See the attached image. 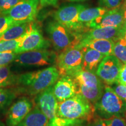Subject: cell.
Here are the masks:
<instances>
[{
	"mask_svg": "<svg viewBox=\"0 0 126 126\" xmlns=\"http://www.w3.org/2000/svg\"><path fill=\"white\" fill-rule=\"evenodd\" d=\"M59 78V70L56 66H51L37 71L26 72L18 75L17 91L31 96L37 95L47 88L54 85Z\"/></svg>",
	"mask_w": 126,
	"mask_h": 126,
	"instance_id": "cell-1",
	"label": "cell"
},
{
	"mask_svg": "<svg viewBox=\"0 0 126 126\" xmlns=\"http://www.w3.org/2000/svg\"><path fill=\"white\" fill-rule=\"evenodd\" d=\"M94 114V105L79 94L58 103L57 115L60 117L89 122Z\"/></svg>",
	"mask_w": 126,
	"mask_h": 126,
	"instance_id": "cell-2",
	"label": "cell"
},
{
	"mask_svg": "<svg viewBox=\"0 0 126 126\" xmlns=\"http://www.w3.org/2000/svg\"><path fill=\"white\" fill-rule=\"evenodd\" d=\"M94 109L95 114L103 120L115 116L126 117V102L109 86H105L101 97L94 104Z\"/></svg>",
	"mask_w": 126,
	"mask_h": 126,
	"instance_id": "cell-3",
	"label": "cell"
},
{
	"mask_svg": "<svg viewBox=\"0 0 126 126\" xmlns=\"http://www.w3.org/2000/svg\"><path fill=\"white\" fill-rule=\"evenodd\" d=\"M76 82L78 94L94 105L100 99L103 94L104 87L103 82L95 72L82 70L72 75Z\"/></svg>",
	"mask_w": 126,
	"mask_h": 126,
	"instance_id": "cell-4",
	"label": "cell"
},
{
	"mask_svg": "<svg viewBox=\"0 0 126 126\" xmlns=\"http://www.w3.org/2000/svg\"><path fill=\"white\" fill-rule=\"evenodd\" d=\"M46 31L54 49L62 51L68 47L77 45L81 36L73 32L56 20L47 23Z\"/></svg>",
	"mask_w": 126,
	"mask_h": 126,
	"instance_id": "cell-5",
	"label": "cell"
},
{
	"mask_svg": "<svg viewBox=\"0 0 126 126\" xmlns=\"http://www.w3.org/2000/svg\"><path fill=\"white\" fill-rule=\"evenodd\" d=\"M83 48L74 46L66 48L58 55L56 59V67L60 76H72L82 70Z\"/></svg>",
	"mask_w": 126,
	"mask_h": 126,
	"instance_id": "cell-6",
	"label": "cell"
},
{
	"mask_svg": "<svg viewBox=\"0 0 126 126\" xmlns=\"http://www.w3.org/2000/svg\"><path fill=\"white\" fill-rule=\"evenodd\" d=\"M86 6L79 4H69L60 8L53 14L56 21L65 26L73 32L82 36L89 28L79 20V14Z\"/></svg>",
	"mask_w": 126,
	"mask_h": 126,
	"instance_id": "cell-7",
	"label": "cell"
},
{
	"mask_svg": "<svg viewBox=\"0 0 126 126\" xmlns=\"http://www.w3.org/2000/svg\"><path fill=\"white\" fill-rule=\"evenodd\" d=\"M57 55L47 49L36 50L17 54L14 61L25 67H41L56 63Z\"/></svg>",
	"mask_w": 126,
	"mask_h": 126,
	"instance_id": "cell-8",
	"label": "cell"
},
{
	"mask_svg": "<svg viewBox=\"0 0 126 126\" xmlns=\"http://www.w3.org/2000/svg\"><path fill=\"white\" fill-rule=\"evenodd\" d=\"M123 64L114 55L106 56L99 64L96 74L106 85H113L117 82Z\"/></svg>",
	"mask_w": 126,
	"mask_h": 126,
	"instance_id": "cell-9",
	"label": "cell"
},
{
	"mask_svg": "<svg viewBox=\"0 0 126 126\" xmlns=\"http://www.w3.org/2000/svg\"><path fill=\"white\" fill-rule=\"evenodd\" d=\"M50 42L46 39L37 25L31 22L24 39L15 50L16 54L36 50L47 49Z\"/></svg>",
	"mask_w": 126,
	"mask_h": 126,
	"instance_id": "cell-10",
	"label": "cell"
},
{
	"mask_svg": "<svg viewBox=\"0 0 126 126\" xmlns=\"http://www.w3.org/2000/svg\"><path fill=\"white\" fill-rule=\"evenodd\" d=\"M39 5V0H24L4 15L9 16L15 23H31L37 16Z\"/></svg>",
	"mask_w": 126,
	"mask_h": 126,
	"instance_id": "cell-11",
	"label": "cell"
},
{
	"mask_svg": "<svg viewBox=\"0 0 126 126\" xmlns=\"http://www.w3.org/2000/svg\"><path fill=\"white\" fill-rule=\"evenodd\" d=\"M33 104L29 99L22 97L10 107L7 113V126H18L32 109Z\"/></svg>",
	"mask_w": 126,
	"mask_h": 126,
	"instance_id": "cell-12",
	"label": "cell"
},
{
	"mask_svg": "<svg viewBox=\"0 0 126 126\" xmlns=\"http://www.w3.org/2000/svg\"><path fill=\"white\" fill-rule=\"evenodd\" d=\"M53 86L39 93L35 98L36 106L49 120L57 115L59 103L53 92Z\"/></svg>",
	"mask_w": 126,
	"mask_h": 126,
	"instance_id": "cell-13",
	"label": "cell"
},
{
	"mask_svg": "<svg viewBox=\"0 0 126 126\" xmlns=\"http://www.w3.org/2000/svg\"><path fill=\"white\" fill-rule=\"evenodd\" d=\"M124 25L123 14L122 7L110 9L105 14L97 17L88 25L89 29L106 27H123Z\"/></svg>",
	"mask_w": 126,
	"mask_h": 126,
	"instance_id": "cell-14",
	"label": "cell"
},
{
	"mask_svg": "<svg viewBox=\"0 0 126 126\" xmlns=\"http://www.w3.org/2000/svg\"><path fill=\"white\" fill-rule=\"evenodd\" d=\"M53 92L58 102H62L78 94L76 82L72 77H61L53 86Z\"/></svg>",
	"mask_w": 126,
	"mask_h": 126,
	"instance_id": "cell-15",
	"label": "cell"
},
{
	"mask_svg": "<svg viewBox=\"0 0 126 126\" xmlns=\"http://www.w3.org/2000/svg\"><path fill=\"white\" fill-rule=\"evenodd\" d=\"M124 27V26L89 29L82 34L80 42H84L92 39H112L116 41L121 37Z\"/></svg>",
	"mask_w": 126,
	"mask_h": 126,
	"instance_id": "cell-16",
	"label": "cell"
},
{
	"mask_svg": "<svg viewBox=\"0 0 126 126\" xmlns=\"http://www.w3.org/2000/svg\"><path fill=\"white\" fill-rule=\"evenodd\" d=\"M82 69L96 73L97 67L105 56L100 52L88 47H83Z\"/></svg>",
	"mask_w": 126,
	"mask_h": 126,
	"instance_id": "cell-17",
	"label": "cell"
},
{
	"mask_svg": "<svg viewBox=\"0 0 126 126\" xmlns=\"http://www.w3.org/2000/svg\"><path fill=\"white\" fill-rule=\"evenodd\" d=\"M77 45L81 47L92 48L106 56L112 54L114 41L112 39H92L80 42Z\"/></svg>",
	"mask_w": 126,
	"mask_h": 126,
	"instance_id": "cell-18",
	"label": "cell"
},
{
	"mask_svg": "<svg viewBox=\"0 0 126 126\" xmlns=\"http://www.w3.org/2000/svg\"><path fill=\"white\" fill-rule=\"evenodd\" d=\"M48 118L35 106L18 126H48Z\"/></svg>",
	"mask_w": 126,
	"mask_h": 126,
	"instance_id": "cell-19",
	"label": "cell"
},
{
	"mask_svg": "<svg viewBox=\"0 0 126 126\" xmlns=\"http://www.w3.org/2000/svg\"><path fill=\"white\" fill-rule=\"evenodd\" d=\"M31 23H16L12 25L0 36V42L14 40L20 37L28 31Z\"/></svg>",
	"mask_w": 126,
	"mask_h": 126,
	"instance_id": "cell-20",
	"label": "cell"
},
{
	"mask_svg": "<svg viewBox=\"0 0 126 126\" xmlns=\"http://www.w3.org/2000/svg\"><path fill=\"white\" fill-rule=\"evenodd\" d=\"M109 10V9L103 7L90 8H85L83 9L79 14V20L80 22L83 23L86 27H88V25L91 22L97 18V17L105 14Z\"/></svg>",
	"mask_w": 126,
	"mask_h": 126,
	"instance_id": "cell-21",
	"label": "cell"
},
{
	"mask_svg": "<svg viewBox=\"0 0 126 126\" xmlns=\"http://www.w3.org/2000/svg\"><path fill=\"white\" fill-rule=\"evenodd\" d=\"M18 75H15L11 71L8 65L0 67V88L16 85Z\"/></svg>",
	"mask_w": 126,
	"mask_h": 126,
	"instance_id": "cell-22",
	"label": "cell"
},
{
	"mask_svg": "<svg viewBox=\"0 0 126 126\" xmlns=\"http://www.w3.org/2000/svg\"><path fill=\"white\" fill-rule=\"evenodd\" d=\"M112 54L123 64H126V41L123 38L120 37L114 41Z\"/></svg>",
	"mask_w": 126,
	"mask_h": 126,
	"instance_id": "cell-23",
	"label": "cell"
},
{
	"mask_svg": "<svg viewBox=\"0 0 126 126\" xmlns=\"http://www.w3.org/2000/svg\"><path fill=\"white\" fill-rule=\"evenodd\" d=\"M16 91L0 88V110L9 106L16 96Z\"/></svg>",
	"mask_w": 126,
	"mask_h": 126,
	"instance_id": "cell-24",
	"label": "cell"
},
{
	"mask_svg": "<svg viewBox=\"0 0 126 126\" xmlns=\"http://www.w3.org/2000/svg\"><path fill=\"white\" fill-rule=\"evenodd\" d=\"M84 120L78 119H70L60 117L56 115L54 117L50 120L48 126H73L75 124L83 123Z\"/></svg>",
	"mask_w": 126,
	"mask_h": 126,
	"instance_id": "cell-25",
	"label": "cell"
},
{
	"mask_svg": "<svg viewBox=\"0 0 126 126\" xmlns=\"http://www.w3.org/2000/svg\"><path fill=\"white\" fill-rule=\"evenodd\" d=\"M26 32L18 39L0 42V53L5 51H15V50L18 48L23 40L26 36Z\"/></svg>",
	"mask_w": 126,
	"mask_h": 126,
	"instance_id": "cell-26",
	"label": "cell"
},
{
	"mask_svg": "<svg viewBox=\"0 0 126 126\" xmlns=\"http://www.w3.org/2000/svg\"><path fill=\"white\" fill-rule=\"evenodd\" d=\"M24 0H0V15H4Z\"/></svg>",
	"mask_w": 126,
	"mask_h": 126,
	"instance_id": "cell-27",
	"label": "cell"
},
{
	"mask_svg": "<svg viewBox=\"0 0 126 126\" xmlns=\"http://www.w3.org/2000/svg\"><path fill=\"white\" fill-rule=\"evenodd\" d=\"M16 55V53L12 51L0 53V67L8 65L9 63L14 61Z\"/></svg>",
	"mask_w": 126,
	"mask_h": 126,
	"instance_id": "cell-28",
	"label": "cell"
},
{
	"mask_svg": "<svg viewBox=\"0 0 126 126\" xmlns=\"http://www.w3.org/2000/svg\"><path fill=\"white\" fill-rule=\"evenodd\" d=\"M15 23H15L9 16L6 15H0V36Z\"/></svg>",
	"mask_w": 126,
	"mask_h": 126,
	"instance_id": "cell-29",
	"label": "cell"
},
{
	"mask_svg": "<svg viewBox=\"0 0 126 126\" xmlns=\"http://www.w3.org/2000/svg\"><path fill=\"white\" fill-rule=\"evenodd\" d=\"M124 0H99V4L103 7L113 9L120 7Z\"/></svg>",
	"mask_w": 126,
	"mask_h": 126,
	"instance_id": "cell-30",
	"label": "cell"
},
{
	"mask_svg": "<svg viewBox=\"0 0 126 126\" xmlns=\"http://www.w3.org/2000/svg\"><path fill=\"white\" fill-rule=\"evenodd\" d=\"M103 120L106 126H126V120L123 117L115 116Z\"/></svg>",
	"mask_w": 126,
	"mask_h": 126,
	"instance_id": "cell-31",
	"label": "cell"
},
{
	"mask_svg": "<svg viewBox=\"0 0 126 126\" xmlns=\"http://www.w3.org/2000/svg\"><path fill=\"white\" fill-rule=\"evenodd\" d=\"M111 88L118 96L126 102V85L117 82Z\"/></svg>",
	"mask_w": 126,
	"mask_h": 126,
	"instance_id": "cell-32",
	"label": "cell"
},
{
	"mask_svg": "<svg viewBox=\"0 0 126 126\" xmlns=\"http://www.w3.org/2000/svg\"><path fill=\"white\" fill-rule=\"evenodd\" d=\"M117 82L126 85V64H123L119 75Z\"/></svg>",
	"mask_w": 126,
	"mask_h": 126,
	"instance_id": "cell-33",
	"label": "cell"
},
{
	"mask_svg": "<svg viewBox=\"0 0 126 126\" xmlns=\"http://www.w3.org/2000/svg\"><path fill=\"white\" fill-rule=\"evenodd\" d=\"M87 126H106V125H105L103 119H101L96 115L88 122Z\"/></svg>",
	"mask_w": 126,
	"mask_h": 126,
	"instance_id": "cell-34",
	"label": "cell"
},
{
	"mask_svg": "<svg viewBox=\"0 0 126 126\" xmlns=\"http://www.w3.org/2000/svg\"><path fill=\"white\" fill-rule=\"evenodd\" d=\"M59 0H39V5L41 7H48V6H53L56 7Z\"/></svg>",
	"mask_w": 126,
	"mask_h": 126,
	"instance_id": "cell-35",
	"label": "cell"
},
{
	"mask_svg": "<svg viewBox=\"0 0 126 126\" xmlns=\"http://www.w3.org/2000/svg\"><path fill=\"white\" fill-rule=\"evenodd\" d=\"M123 14V18H124V26L126 27V0H124L123 3L122 5Z\"/></svg>",
	"mask_w": 126,
	"mask_h": 126,
	"instance_id": "cell-36",
	"label": "cell"
},
{
	"mask_svg": "<svg viewBox=\"0 0 126 126\" xmlns=\"http://www.w3.org/2000/svg\"><path fill=\"white\" fill-rule=\"evenodd\" d=\"M120 37L123 38L124 40L126 41V26H124V27L123 28V29L122 34H121Z\"/></svg>",
	"mask_w": 126,
	"mask_h": 126,
	"instance_id": "cell-37",
	"label": "cell"
},
{
	"mask_svg": "<svg viewBox=\"0 0 126 126\" xmlns=\"http://www.w3.org/2000/svg\"><path fill=\"white\" fill-rule=\"evenodd\" d=\"M68 1H71V2H79V1H84L86 0H68Z\"/></svg>",
	"mask_w": 126,
	"mask_h": 126,
	"instance_id": "cell-38",
	"label": "cell"
},
{
	"mask_svg": "<svg viewBox=\"0 0 126 126\" xmlns=\"http://www.w3.org/2000/svg\"><path fill=\"white\" fill-rule=\"evenodd\" d=\"M73 126H85V125H84V124H83V123H79V124H75V125Z\"/></svg>",
	"mask_w": 126,
	"mask_h": 126,
	"instance_id": "cell-39",
	"label": "cell"
},
{
	"mask_svg": "<svg viewBox=\"0 0 126 126\" xmlns=\"http://www.w3.org/2000/svg\"><path fill=\"white\" fill-rule=\"evenodd\" d=\"M0 126H5V124L0 120Z\"/></svg>",
	"mask_w": 126,
	"mask_h": 126,
	"instance_id": "cell-40",
	"label": "cell"
}]
</instances>
